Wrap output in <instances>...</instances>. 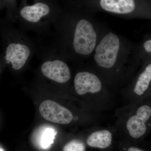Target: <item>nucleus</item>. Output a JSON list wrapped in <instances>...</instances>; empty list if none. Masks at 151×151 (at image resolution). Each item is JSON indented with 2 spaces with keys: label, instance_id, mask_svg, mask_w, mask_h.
Listing matches in <instances>:
<instances>
[{
  "label": "nucleus",
  "instance_id": "f257e3e1",
  "mask_svg": "<svg viewBox=\"0 0 151 151\" xmlns=\"http://www.w3.org/2000/svg\"><path fill=\"white\" fill-rule=\"evenodd\" d=\"M119 47V37L113 33H109L95 50L94 60L97 64L104 68L113 67L116 62Z\"/></svg>",
  "mask_w": 151,
  "mask_h": 151
},
{
  "label": "nucleus",
  "instance_id": "f03ea898",
  "mask_svg": "<svg viewBox=\"0 0 151 151\" xmlns=\"http://www.w3.org/2000/svg\"><path fill=\"white\" fill-rule=\"evenodd\" d=\"M97 35L92 24L85 19L78 22L76 28L73 47L78 54L87 55L94 49Z\"/></svg>",
  "mask_w": 151,
  "mask_h": 151
},
{
  "label": "nucleus",
  "instance_id": "7ed1b4c3",
  "mask_svg": "<svg viewBox=\"0 0 151 151\" xmlns=\"http://www.w3.org/2000/svg\"><path fill=\"white\" fill-rule=\"evenodd\" d=\"M39 111L44 119L56 124H68L73 119V114L69 110L52 100L43 101Z\"/></svg>",
  "mask_w": 151,
  "mask_h": 151
},
{
  "label": "nucleus",
  "instance_id": "20e7f679",
  "mask_svg": "<svg viewBox=\"0 0 151 151\" xmlns=\"http://www.w3.org/2000/svg\"><path fill=\"white\" fill-rule=\"evenodd\" d=\"M151 115V109L147 105H143L137 111V114L130 117L127 122V127L133 138H139L145 133V123Z\"/></svg>",
  "mask_w": 151,
  "mask_h": 151
},
{
  "label": "nucleus",
  "instance_id": "39448f33",
  "mask_svg": "<svg viewBox=\"0 0 151 151\" xmlns=\"http://www.w3.org/2000/svg\"><path fill=\"white\" fill-rule=\"evenodd\" d=\"M41 71L47 78L58 83H65L70 79L69 67L61 60H55L44 63L42 65Z\"/></svg>",
  "mask_w": 151,
  "mask_h": 151
},
{
  "label": "nucleus",
  "instance_id": "423d86ee",
  "mask_svg": "<svg viewBox=\"0 0 151 151\" xmlns=\"http://www.w3.org/2000/svg\"><path fill=\"white\" fill-rule=\"evenodd\" d=\"M74 86L76 93L79 95L100 92L102 83L99 78L93 73L82 72L76 74L74 78Z\"/></svg>",
  "mask_w": 151,
  "mask_h": 151
},
{
  "label": "nucleus",
  "instance_id": "0eeeda50",
  "mask_svg": "<svg viewBox=\"0 0 151 151\" xmlns=\"http://www.w3.org/2000/svg\"><path fill=\"white\" fill-rule=\"evenodd\" d=\"M30 54L29 48L20 44L12 43L8 46L6 58L15 70H19L24 65Z\"/></svg>",
  "mask_w": 151,
  "mask_h": 151
},
{
  "label": "nucleus",
  "instance_id": "6e6552de",
  "mask_svg": "<svg viewBox=\"0 0 151 151\" xmlns=\"http://www.w3.org/2000/svg\"><path fill=\"white\" fill-rule=\"evenodd\" d=\"M102 8L107 12L119 14H128L136 9L134 0H100Z\"/></svg>",
  "mask_w": 151,
  "mask_h": 151
},
{
  "label": "nucleus",
  "instance_id": "1a4fd4ad",
  "mask_svg": "<svg viewBox=\"0 0 151 151\" xmlns=\"http://www.w3.org/2000/svg\"><path fill=\"white\" fill-rule=\"evenodd\" d=\"M50 8L46 4L38 3L31 6H26L21 11V15L25 19L31 22L39 21L42 17L48 14Z\"/></svg>",
  "mask_w": 151,
  "mask_h": 151
},
{
  "label": "nucleus",
  "instance_id": "9d476101",
  "mask_svg": "<svg viewBox=\"0 0 151 151\" xmlns=\"http://www.w3.org/2000/svg\"><path fill=\"white\" fill-rule=\"evenodd\" d=\"M112 135L108 130L97 131L91 134L87 138V145L92 147L105 149L111 145Z\"/></svg>",
  "mask_w": 151,
  "mask_h": 151
},
{
  "label": "nucleus",
  "instance_id": "9b49d317",
  "mask_svg": "<svg viewBox=\"0 0 151 151\" xmlns=\"http://www.w3.org/2000/svg\"><path fill=\"white\" fill-rule=\"evenodd\" d=\"M38 137L39 146L43 150L50 148L54 142L56 132L53 128L47 127L41 130Z\"/></svg>",
  "mask_w": 151,
  "mask_h": 151
},
{
  "label": "nucleus",
  "instance_id": "f8f14e48",
  "mask_svg": "<svg viewBox=\"0 0 151 151\" xmlns=\"http://www.w3.org/2000/svg\"><path fill=\"white\" fill-rule=\"evenodd\" d=\"M151 80V64L141 73L135 85L134 92L138 95H142L149 88Z\"/></svg>",
  "mask_w": 151,
  "mask_h": 151
},
{
  "label": "nucleus",
  "instance_id": "ddd939ff",
  "mask_svg": "<svg viewBox=\"0 0 151 151\" xmlns=\"http://www.w3.org/2000/svg\"><path fill=\"white\" fill-rule=\"evenodd\" d=\"M85 145L81 141L74 140L67 143L64 147L63 151H84Z\"/></svg>",
  "mask_w": 151,
  "mask_h": 151
},
{
  "label": "nucleus",
  "instance_id": "4468645a",
  "mask_svg": "<svg viewBox=\"0 0 151 151\" xmlns=\"http://www.w3.org/2000/svg\"><path fill=\"white\" fill-rule=\"evenodd\" d=\"M144 47L146 51L148 52H151V40H150L144 43Z\"/></svg>",
  "mask_w": 151,
  "mask_h": 151
},
{
  "label": "nucleus",
  "instance_id": "2eb2a0df",
  "mask_svg": "<svg viewBox=\"0 0 151 151\" xmlns=\"http://www.w3.org/2000/svg\"><path fill=\"white\" fill-rule=\"evenodd\" d=\"M128 151H144L142 150H140V149L137 148L135 147H130L128 149Z\"/></svg>",
  "mask_w": 151,
  "mask_h": 151
},
{
  "label": "nucleus",
  "instance_id": "dca6fc26",
  "mask_svg": "<svg viewBox=\"0 0 151 151\" xmlns=\"http://www.w3.org/2000/svg\"><path fill=\"white\" fill-rule=\"evenodd\" d=\"M0 151H3V150H2L0 148Z\"/></svg>",
  "mask_w": 151,
  "mask_h": 151
}]
</instances>
